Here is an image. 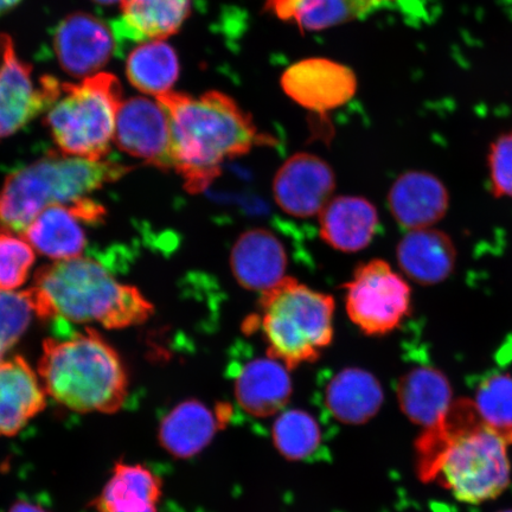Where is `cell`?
Wrapping results in <instances>:
<instances>
[{
  "instance_id": "cell-37",
  "label": "cell",
  "mask_w": 512,
  "mask_h": 512,
  "mask_svg": "<svg viewBox=\"0 0 512 512\" xmlns=\"http://www.w3.org/2000/svg\"><path fill=\"white\" fill-rule=\"evenodd\" d=\"M497 512H512V509H505V510H501V511H497Z\"/></svg>"
},
{
  "instance_id": "cell-2",
  "label": "cell",
  "mask_w": 512,
  "mask_h": 512,
  "mask_svg": "<svg viewBox=\"0 0 512 512\" xmlns=\"http://www.w3.org/2000/svg\"><path fill=\"white\" fill-rule=\"evenodd\" d=\"M510 445L484 424L472 400H458L443 422L428 430L421 445L425 473L439 477L459 502H489L510 484Z\"/></svg>"
},
{
  "instance_id": "cell-34",
  "label": "cell",
  "mask_w": 512,
  "mask_h": 512,
  "mask_svg": "<svg viewBox=\"0 0 512 512\" xmlns=\"http://www.w3.org/2000/svg\"><path fill=\"white\" fill-rule=\"evenodd\" d=\"M9 512H47L40 505L32 504L29 502H17L12 505Z\"/></svg>"
},
{
  "instance_id": "cell-17",
  "label": "cell",
  "mask_w": 512,
  "mask_h": 512,
  "mask_svg": "<svg viewBox=\"0 0 512 512\" xmlns=\"http://www.w3.org/2000/svg\"><path fill=\"white\" fill-rule=\"evenodd\" d=\"M46 406L41 379L22 356L0 361V437H14Z\"/></svg>"
},
{
  "instance_id": "cell-21",
  "label": "cell",
  "mask_w": 512,
  "mask_h": 512,
  "mask_svg": "<svg viewBox=\"0 0 512 512\" xmlns=\"http://www.w3.org/2000/svg\"><path fill=\"white\" fill-rule=\"evenodd\" d=\"M162 479L142 464L119 462L95 498L98 512H158Z\"/></svg>"
},
{
  "instance_id": "cell-4",
  "label": "cell",
  "mask_w": 512,
  "mask_h": 512,
  "mask_svg": "<svg viewBox=\"0 0 512 512\" xmlns=\"http://www.w3.org/2000/svg\"><path fill=\"white\" fill-rule=\"evenodd\" d=\"M54 338L43 343L38 375L47 395L79 413L113 414L128 395V375L119 354L94 329L74 331L54 323Z\"/></svg>"
},
{
  "instance_id": "cell-7",
  "label": "cell",
  "mask_w": 512,
  "mask_h": 512,
  "mask_svg": "<svg viewBox=\"0 0 512 512\" xmlns=\"http://www.w3.org/2000/svg\"><path fill=\"white\" fill-rule=\"evenodd\" d=\"M121 104L123 87L117 76L99 73L79 83L61 82L44 121L63 155L106 159Z\"/></svg>"
},
{
  "instance_id": "cell-10",
  "label": "cell",
  "mask_w": 512,
  "mask_h": 512,
  "mask_svg": "<svg viewBox=\"0 0 512 512\" xmlns=\"http://www.w3.org/2000/svg\"><path fill=\"white\" fill-rule=\"evenodd\" d=\"M105 219V208L91 198L49 207L22 234L38 253L55 261L80 258L87 246L86 224Z\"/></svg>"
},
{
  "instance_id": "cell-19",
  "label": "cell",
  "mask_w": 512,
  "mask_h": 512,
  "mask_svg": "<svg viewBox=\"0 0 512 512\" xmlns=\"http://www.w3.org/2000/svg\"><path fill=\"white\" fill-rule=\"evenodd\" d=\"M320 236L332 248L345 253L360 252L379 230V214L363 197L331 198L319 214Z\"/></svg>"
},
{
  "instance_id": "cell-24",
  "label": "cell",
  "mask_w": 512,
  "mask_h": 512,
  "mask_svg": "<svg viewBox=\"0 0 512 512\" xmlns=\"http://www.w3.org/2000/svg\"><path fill=\"white\" fill-rule=\"evenodd\" d=\"M292 384L283 364L258 358L243 366L236 376V398L247 412L266 416L285 406Z\"/></svg>"
},
{
  "instance_id": "cell-13",
  "label": "cell",
  "mask_w": 512,
  "mask_h": 512,
  "mask_svg": "<svg viewBox=\"0 0 512 512\" xmlns=\"http://www.w3.org/2000/svg\"><path fill=\"white\" fill-rule=\"evenodd\" d=\"M61 81L42 76L35 81L30 64L16 53L0 72V140L17 133L37 115L46 113L60 91Z\"/></svg>"
},
{
  "instance_id": "cell-16",
  "label": "cell",
  "mask_w": 512,
  "mask_h": 512,
  "mask_svg": "<svg viewBox=\"0 0 512 512\" xmlns=\"http://www.w3.org/2000/svg\"><path fill=\"white\" fill-rule=\"evenodd\" d=\"M388 204L395 221L409 232L443 220L450 208V194L430 172L408 171L390 188Z\"/></svg>"
},
{
  "instance_id": "cell-1",
  "label": "cell",
  "mask_w": 512,
  "mask_h": 512,
  "mask_svg": "<svg viewBox=\"0 0 512 512\" xmlns=\"http://www.w3.org/2000/svg\"><path fill=\"white\" fill-rule=\"evenodd\" d=\"M169 113L172 169L190 194H201L221 176L223 165L265 143L251 115L217 91L198 98L169 92L156 98Z\"/></svg>"
},
{
  "instance_id": "cell-32",
  "label": "cell",
  "mask_w": 512,
  "mask_h": 512,
  "mask_svg": "<svg viewBox=\"0 0 512 512\" xmlns=\"http://www.w3.org/2000/svg\"><path fill=\"white\" fill-rule=\"evenodd\" d=\"M488 164L492 194L512 198V131L491 144Z\"/></svg>"
},
{
  "instance_id": "cell-14",
  "label": "cell",
  "mask_w": 512,
  "mask_h": 512,
  "mask_svg": "<svg viewBox=\"0 0 512 512\" xmlns=\"http://www.w3.org/2000/svg\"><path fill=\"white\" fill-rule=\"evenodd\" d=\"M281 86L298 105L325 113L347 104L356 93L354 72L328 59H307L288 68Z\"/></svg>"
},
{
  "instance_id": "cell-30",
  "label": "cell",
  "mask_w": 512,
  "mask_h": 512,
  "mask_svg": "<svg viewBox=\"0 0 512 512\" xmlns=\"http://www.w3.org/2000/svg\"><path fill=\"white\" fill-rule=\"evenodd\" d=\"M36 315L29 291L0 290V361L15 347Z\"/></svg>"
},
{
  "instance_id": "cell-28",
  "label": "cell",
  "mask_w": 512,
  "mask_h": 512,
  "mask_svg": "<svg viewBox=\"0 0 512 512\" xmlns=\"http://www.w3.org/2000/svg\"><path fill=\"white\" fill-rule=\"evenodd\" d=\"M472 401L484 424L512 445V375L496 373L485 377Z\"/></svg>"
},
{
  "instance_id": "cell-25",
  "label": "cell",
  "mask_w": 512,
  "mask_h": 512,
  "mask_svg": "<svg viewBox=\"0 0 512 512\" xmlns=\"http://www.w3.org/2000/svg\"><path fill=\"white\" fill-rule=\"evenodd\" d=\"M215 416L201 402L185 401L160 422L158 439L171 456H196L209 444L216 431Z\"/></svg>"
},
{
  "instance_id": "cell-36",
  "label": "cell",
  "mask_w": 512,
  "mask_h": 512,
  "mask_svg": "<svg viewBox=\"0 0 512 512\" xmlns=\"http://www.w3.org/2000/svg\"><path fill=\"white\" fill-rule=\"evenodd\" d=\"M95 3H99L101 5H113V4H121L124 0H93Z\"/></svg>"
},
{
  "instance_id": "cell-27",
  "label": "cell",
  "mask_w": 512,
  "mask_h": 512,
  "mask_svg": "<svg viewBox=\"0 0 512 512\" xmlns=\"http://www.w3.org/2000/svg\"><path fill=\"white\" fill-rule=\"evenodd\" d=\"M328 403L342 420L361 422L381 405L382 390L373 375L361 369H347L334 377L328 387Z\"/></svg>"
},
{
  "instance_id": "cell-5",
  "label": "cell",
  "mask_w": 512,
  "mask_h": 512,
  "mask_svg": "<svg viewBox=\"0 0 512 512\" xmlns=\"http://www.w3.org/2000/svg\"><path fill=\"white\" fill-rule=\"evenodd\" d=\"M131 170L111 159L49 153L6 177L0 188V226L23 234L43 210L79 201Z\"/></svg>"
},
{
  "instance_id": "cell-22",
  "label": "cell",
  "mask_w": 512,
  "mask_h": 512,
  "mask_svg": "<svg viewBox=\"0 0 512 512\" xmlns=\"http://www.w3.org/2000/svg\"><path fill=\"white\" fill-rule=\"evenodd\" d=\"M399 399L409 418L430 430L441 424L450 412L453 405L451 383L438 369L415 368L402 377Z\"/></svg>"
},
{
  "instance_id": "cell-23",
  "label": "cell",
  "mask_w": 512,
  "mask_h": 512,
  "mask_svg": "<svg viewBox=\"0 0 512 512\" xmlns=\"http://www.w3.org/2000/svg\"><path fill=\"white\" fill-rule=\"evenodd\" d=\"M386 0H266V9L305 31H320L366 17Z\"/></svg>"
},
{
  "instance_id": "cell-8",
  "label": "cell",
  "mask_w": 512,
  "mask_h": 512,
  "mask_svg": "<svg viewBox=\"0 0 512 512\" xmlns=\"http://www.w3.org/2000/svg\"><path fill=\"white\" fill-rule=\"evenodd\" d=\"M344 288L345 309L364 335H388L412 311L411 286L386 261L375 259L358 266Z\"/></svg>"
},
{
  "instance_id": "cell-3",
  "label": "cell",
  "mask_w": 512,
  "mask_h": 512,
  "mask_svg": "<svg viewBox=\"0 0 512 512\" xmlns=\"http://www.w3.org/2000/svg\"><path fill=\"white\" fill-rule=\"evenodd\" d=\"M28 291L36 315L51 322L124 329L146 322L153 313L138 288L120 284L104 264L82 256L40 268Z\"/></svg>"
},
{
  "instance_id": "cell-26",
  "label": "cell",
  "mask_w": 512,
  "mask_h": 512,
  "mask_svg": "<svg viewBox=\"0 0 512 512\" xmlns=\"http://www.w3.org/2000/svg\"><path fill=\"white\" fill-rule=\"evenodd\" d=\"M179 68L175 49L162 40L140 44L126 61V75L131 85L155 98L171 92L179 78Z\"/></svg>"
},
{
  "instance_id": "cell-9",
  "label": "cell",
  "mask_w": 512,
  "mask_h": 512,
  "mask_svg": "<svg viewBox=\"0 0 512 512\" xmlns=\"http://www.w3.org/2000/svg\"><path fill=\"white\" fill-rule=\"evenodd\" d=\"M114 143L146 164L172 169L169 113L157 99L136 96L123 101L115 123Z\"/></svg>"
},
{
  "instance_id": "cell-29",
  "label": "cell",
  "mask_w": 512,
  "mask_h": 512,
  "mask_svg": "<svg viewBox=\"0 0 512 512\" xmlns=\"http://www.w3.org/2000/svg\"><path fill=\"white\" fill-rule=\"evenodd\" d=\"M274 439L275 445L285 456L303 459L316 451L320 433L311 416L293 411L280 416L275 424Z\"/></svg>"
},
{
  "instance_id": "cell-18",
  "label": "cell",
  "mask_w": 512,
  "mask_h": 512,
  "mask_svg": "<svg viewBox=\"0 0 512 512\" xmlns=\"http://www.w3.org/2000/svg\"><path fill=\"white\" fill-rule=\"evenodd\" d=\"M396 255L406 277L422 286L444 283L457 262V249L450 236L432 228L409 230Z\"/></svg>"
},
{
  "instance_id": "cell-15",
  "label": "cell",
  "mask_w": 512,
  "mask_h": 512,
  "mask_svg": "<svg viewBox=\"0 0 512 512\" xmlns=\"http://www.w3.org/2000/svg\"><path fill=\"white\" fill-rule=\"evenodd\" d=\"M230 268L240 286L264 293L286 278L285 246L271 230L249 229L235 242Z\"/></svg>"
},
{
  "instance_id": "cell-33",
  "label": "cell",
  "mask_w": 512,
  "mask_h": 512,
  "mask_svg": "<svg viewBox=\"0 0 512 512\" xmlns=\"http://www.w3.org/2000/svg\"><path fill=\"white\" fill-rule=\"evenodd\" d=\"M16 53L12 38L6 34H0V72L8 63L10 57Z\"/></svg>"
},
{
  "instance_id": "cell-35",
  "label": "cell",
  "mask_w": 512,
  "mask_h": 512,
  "mask_svg": "<svg viewBox=\"0 0 512 512\" xmlns=\"http://www.w3.org/2000/svg\"><path fill=\"white\" fill-rule=\"evenodd\" d=\"M22 0H0V16L8 14L9 11L14 10Z\"/></svg>"
},
{
  "instance_id": "cell-6",
  "label": "cell",
  "mask_w": 512,
  "mask_h": 512,
  "mask_svg": "<svg viewBox=\"0 0 512 512\" xmlns=\"http://www.w3.org/2000/svg\"><path fill=\"white\" fill-rule=\"evenodd\" d=\"M259 317L247 329L259 326L268 344V356L288 368L317 361L334 339L335 300L286 277L264 293Z\"/></svg>"
},
{
  "instance_id": "cell-31",
  "label": "cell",
  "mask_w": 512,
  "mask_h": 512,
  "mask_svg": "<svg viewBox=\"0 0 512 512\" xmlns=\"http://www.w3.org/2000/svg\"><path fill=\"white\" fill-rule=\"evenodd\" d=\"M8 229H0V290L15 291L28 280L35 264L34 248Z\"/></svg>"
},
{
  "instance_id": "cell-20",
  "label": "cell",
  "mask_w": 512,
  "mask_h": 512,
  "mask_svg": "<svg viewBox=\"0 0 512 512\" xmlns=\"http://www.w3.org/2000/svg\"><path fill=\"white\" fill-rule=\"evenodd\" d=\"M191 4L192 0H124L112 29L117 40L164 41L187 22Z\"/></svg>"
},
{
  "instance_id": "cell-11",
  "label": "cell",
  "mask_w": 512,
  "mask_h": 512,
  "mask_svg": "<svg viewBox=\"0 0 512 512\" xmlns=\"http://www.w3.org/2000/svg\"><path fill=\"white\" fill-rule=\"evenodd\" d=\"M336 188L334 170L322 158L297 153L278 170L273 182L274 200L286 214L309 219L319 215Z\"/></svg>"
},
{
  "instance_id": "cell-12",
  "label": "cell",
  "mask_w": 512,
  "mask_h": 512,
  "mask_svg": "<svg viewBox=\"0 0 512 512\" xmlns=\"http://www.w3.org/2000/svg\"><path fill=\"white\" fill-rule=\"evenodd\" d=\"M117 37L101 19L85 12H74L57 27L54 50L60 66L76 79L99 74L112 59Z\"/></svg>"
}]
</instances>
